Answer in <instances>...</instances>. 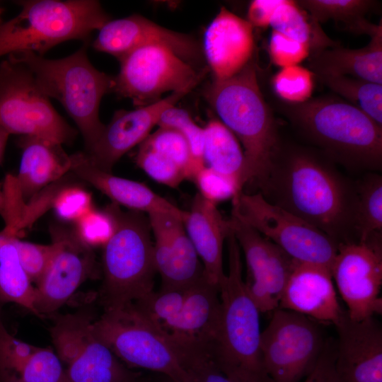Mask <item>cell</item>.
<instances>
[{
  "instance_id": "2e32d148",
  "label": "cell",
  "mask_w": 382,
  "mask_h": 382,
  "mask_svg": "<svg viewBox=\"0 0 382 382\" xmlns=\"http://www.w3.org/2000/svg\"><path fill=\"white\" fill-rule=\"evenodd\" d=\"M95 50L121 59L132 50L147 45H162L197 69L204 56L202 47L190 35L161 26L140 15L110 20L98 30Z\"/></svg>"
},
{
  "instance_id": "b9f144b4",
  "label": "cell",
  "mask_w": 382,
  "mask_h": 382,
  "mask_svg": "<svg viewBox=\"0 0 382 382\" xmlns=\"http://www.w3.org/2000/svg\"><path fill=\"white\" fill-rule=\"evenodd\" d=\"M199 194L214 204L233 199L243 190L232 179L205 166L199 171L193 180Z\"/></svg>"
},
{
  "instance_id": "f6af8a7d",
  "label": "cell",
  "mask_w": 382,
  "mask_h": 382,
  "mask_svg": "<svg viewBox=\"0 0 382 382\" xmlns=\"http://www.w3.org/2000/svg\"><path fill=\"white\" fill-rule=\"evenodd\" d=\"M335 341L327 340L324 349L304 382H337L335 371Z\"/></svg>"
},
{
  "instance_id": "e575fe53",
  "label": "cell",
  "mask_w": 382,
  "mask_h": 382,
  "mask_svg": "<svg viewBox=\"0 0 382 382\" xmlns=\"http://www.w3.org/2000/svg\"><path fill=\"white\" fill-rule=\"evenodd\" d=\"M314 74L299 65L282 68L272 79L273 90L285 103L299 104L310 100Z\"/></svg>"
},
{
  "instance_id": "52a82bcc",
  "label": "cell",
  "mask_w": 382,
  "mask_h": 382,
  "mask_svg": "<svg viewBox=\"0 0 382 382\" xmlns=\"http://www.w3.org/2000/svg\"><path fill=\"white\" fill-rule=\"evenodd\" d=\"M107 208L114 218L115 228L103 246L100 296L104 310L122 308L152 292L157 273L147 214L122 211L114 202Z\"/></svg>"
},
{
  "instance_id": "9a60e30c",
  "label": "cell",
  "mask_w": 382,
  "mask_h": 382,
  "mask_svg": "<svg viewBox=\"0 0 382 382\" xmlns=\"http://www.w3.org/2000/svg\"><path fill=\"white\" fill-rule=\"evenodd\" d=\"M50 233L52 254L36 288L35 309L39 317L52 316L97 271L93 248L74 230L54 225Z\"/></svg>"
},
{
  "instance_id": "1f68e13d",
  "label": "cell",
  "mask_w": 382,
  "mask_h": 382,
  "mask_svg": "<svg viewBox=\"0 0 382 382\" xmlns=\"http://www.w3.org/2000/svg\"><path fill=\"white\" fill-rule=\"evenodd\" d=\"M296 2L318 23L333 20L354 33L366 20L364 15L376 3L370 0H301Z\"/></svg>"
},
{
  "instance_id": "836d02e7",
  "label": "cell",
  "mask_w": 382,
  "mask_h": 382,
  "mask_svg": "<svg viewBox=\"0 0 382 382\" xmlns=\"http://www.w3.org/2000/svg\"><path fill=\"white\" fill-rule=\"evenodd\" d=\"M189 287L153 291L133 303V305L149 321L161 325L171 320L180 311L186 300Z\"/></svg>"
},
{
  "instance_id": "f1b7e54d",
  "label": "cell",
  "mask_w": 382,
  "mask_h": 382,
  "mask_svg": "<svg viewBox=\"0 0 382 382\" xmlns=\"http://www.w3.org/2000/svg\"><path fill=\"white\" fill-rule=\"evenodd\" d=\"M273 30L308 45L311 53L338 46L323 32L318 23L296 1L282 0L270 23Z\"/></svg>"
},
{
  "instance_id": "ba28073f",
  "label": "cell",
  "mask_w": 382,
  "mask_h": 382,
  "mask_svg": "<svg viewBox=\"0 0 382 382\" xmlns=\"http://www.w3.org/2000/svg\"><path fill=\"white\" fill-rule=\"evenodd\" d=\"M22 8L0 25V57L20 51L42 56L70 40H87L91 33L110 21L94 0L20 1Z\"/></svg>"
},
{
  "instance_id": "7402d4cb",
  "label": "cell",
  "mask_w": 382,
  "mask_h": 382,
  "mask_svg": "<svg viewBox=\"0 0 382 382\" xmlns=\"http://www.w3.org/2000/svg\"><path fill=\"white\" fill-rule=\"evenodd\" d=\"M279 308L332 324L343 311L337 298L330 270L296 260Z\"/></svg>"
},
{
  "instance_id": "d4e9b609",
  "label": "cell",
  "mask_w": 382,
  "mask_h": 382,
  "mask_svg": "<svg viewBox=\"0 0 382 382\" xmlns=\"http://www.w3.org/2000/svg\"><path fill=\"white\" fill-rule=\"evenodd\" d=\"M22 157L16 182L23 200L33 199L71 170V156L62 144L47 139L23 136Z\"/></svg>"
},
{
  "instance_id": "8d00e7d4",
  "label": "cell",
  "mask_w": 382,
  "mask_h": 382,
  "mask_svg": "<svg viewBox=\"0 0 382 382\" xmlns=\"http://www.w3.org/2000/svg\"><path fill=\"white\" fill-rule=\"evenodd\" d=\"M18 374L24 382H69L60 359L50 348L37 347Z\"/></svg>"
},
{
  "instance_id": "8992f818",
  "label": "cell",
  "mask_w": 382,
  "mask_h": 382,
  "mask_svg": "<svg viewBox=\"0 0 382 382\" xmlns=\"http://www.w3.org/2000/svg\"><path fill=\"white\" fill-rule=\"evenodd\" d=\"M93 330L128 366L154 371L177 382H193L190 366L208 356L178 341L144 317L133 303L104 310L93 321Z\"/></svg>"
},
{
  "instance_id": "30bf717a",
  "label": "cell",
  "mask_w": 382,
  "mask_h": 382,
  "mask_svg": "<svg viewBox=\"0 0 382 382\" xmlns=\"http://www.w3.org/2000/svg\"><path fill=\"white\" fill-rule=\"evenodd\" d=\"M0 126L10 134L61 144L71 143L77 133L54 108L30 69L8 57L0 63Z\"/></svg>"
},
{
  "instance_id": "5b68a950",
  "label": "cell",
  "mask_w": 382,
  "mask_h": 382,
  "mask_svg": "<svg viewBox=\"0 0 382 382\" xmlns=\"http://www.w3.org/2000/svg\"><path fill=\"white\" fill-rule=\"evenodd\" d=\"M285 104V114L328 154L351 166L381 168L382 127L361 109L330 97Z\"/></svg>"
},
{
  "instance_id": "4316f807",
  "label": "cell",
  "mask_w": 382,
  "mask_h": 382,
  "mask_svg": "<svg viewBox=\"0 0 382 382\" xmlns=\"http://www.w3.org/2000/svg\"><path fill=\"white\" fill-rule=\"evenodd\" d=\"M204 131L205 166L232 179L243 190L245 185L246 162L239 141L216 118L207 122Z\"/></svg>"
},
{
  "instance_id": "ab89813d",
  "label": "cell",
  "mask_w": 382,
  "mask_h": 382,
  "mask_svg": "<svg viewBox=\"0 0 382 382\" xmlns=\"http://www.w3.org/2000/svg\"><path fill=\"white\" fill-rule=\"evenodd\" d=\"M37 347L15 338L6 329L0 318V376L2 380L19 374Z\"/></svg>"
},
{
  "instance_id": "f35d334b",
  "label": "cell",
  "mask_w": 382,
  "mask_h": 382,
  "mask_svg": "<svg viewBox=\"0 0 382 382\" xmlns=\"http://www.w3.org/2000/svg\"><path fill=\"white\" fill-rule=\"evenodd\" d=\"M76 224V234L92 248L103 247L111 238L115 228L114 218L107 207L103 211L93 208Z\"/></svg>"
},
{
  "instance_id": "681fc988",
  "label": "cell",
  "mask_w": 382,
  "mask_h": 382,
  "mask_svg": "<svg viewBox=\"0 0 382 382\" xmlns=\"http://www.w3.org/2000/svg\"><path fill=\"white\" fill-rule=\"evenodd\" d=\"M2 382H24L16 376H11L2 380Z\"/></svg>"
},
{
  "instance_id": "484cf974",
  "label": "cell",
  "mask_w": 382,
  "mask_h": 382,
  "mask_svg": "<svg viewBox=\"0 0 382 382\" xmlns=\"http://www.w3.org/2000/svg\"><path fill=\"white\" fill-rule=\"evenodd\" d=\"M308 65L316 75L347 76L382 85V34L360 49L338 45L311 52Z\"/></svg>"
},
{
  "instance_id": "3957f363",
  "label": "cell",
  "mask_w": 382,
  "mask_h": 382,
  "mask_svg": "<svg viewBox=\"0 0 382 382\" xmlns=\"http://www.w3.org/2000/svg\"><path fill=\"white\" fill-rule=\"evenodd\" d=\"M226 243L228 272L219 284L221 319L211 359L233 382H270L260 350V311L246 291L241 252L231 231Z\"/></svg>"
},
{
  "instance_id": "bcb514c9",
  "label": "cell",
  "mask_w": 382,
  "mask_h": 382,
  "mask_svg": "<svg viewBox=\"0 0 382 382\" xmlns=\"http://www.w3.org/2000/svg\"><path fill=\"white\" fill-rule=\"evenodd\" d=\"M282 0H254L248 9V18L251 25L266 28L270 25L271 18Z\"/></svg>"
},
{
  "instance_id": "7c38bea8",
  "label": "cell",
  "mask_w": 382,
  "mask_h": 382,
  "mask_svg": "<svg viewBox=\"0 0 382 382\" xmlns=\"http://www.w3.org/2000/svg\"><path fill=\"white\" fill-rule=\"evenodd\" d=\"M112 92L138 107L155 103L166 92L189 93L204 76L162 45L137 47L121 59Z\"/></svg>"
},
{
  "instance_id": "83f0119b",
  "label": "cell",
  "mask_w": 382,
  "mask_h": 382,
  "mask_svg": "<svg viewBox=\"0 0 382 382\" xmlns=\"http://www.w3.org/2000/svg\"><path fill=\"white\" fill-rule=\"evenodd\" d=\"M16 236L5 228L0 231V299L4 303H15L39 317L35 309L36 288L32 286L12 243Z\"/></svg>"
},
{
  "instance_id": "7bdbcfd3",
  "label": "cell",
  "mask_w": 382,
  "mask_h": 382,
  "mask_svg": "<svg viewBox=\"0 0 382 382\" xmlns=\"http://www.w3.org/2000/svg\"><path fill=\"white\" fill-rule=\"evenodd\" d=\"M21 266L31 282H38L44 274L53 251L52 243L42 245L23 241L16 236L12 238Z\"/></svg>"
},
{
  "instance_id": "f907efd6",
  "label": "cell",
  "mask_w": 382,
  "mask_h": 382,
  "mask_svg": "<svg viewBox=\"0 0 382 382\" xmlns=\"http://www.w3.org/2000/svg\"><path fill=\"white\" fill-rule=\"evenodd\" d=\"M162 376L159 378V379L158 381H156V382H177L174 380H172L171 378H168L165 376H163L161 375Z\"/></svg>"
},
{
  "instance_id": "8fae6325",
  "label": "cell",
  "mask_w": 382,
  "mask_h": 382,
  "mask_svg": "<svg viewBox=\"0 0 382 382\" xmlns=\"http://www.w3.org/2000/svg\"><path fill=\"white\" fill-rule=\"evenodd\" d=\"M326 341L314 320L275 309L260 337L262 363L270 382H299L314 367Z\"/></svg>"
},
{
  "instance_id": "cb8c5ba5",
  "label": "cell",
  "mask_w": 382,
  "mask_h": 382,
  "mask_svg": "<svg viewBox=\"0 0 382 382\" xmlns=\"http://www.w3.org/2000/svg\"><path fill=\"white\" fill-rule=\"evenodd\" d=\"M183 224L201 262L204 275L218 286L225 273L223 269V248L231 232L230 220L226 219L216 204L197 193Z\"/></svg>"
},
{
  "instance_id": "d6986e66",
  "label": "cell",
  "mask_w": 382,
  "mask_h": 382,
  "mask_svg": "<svg viewBox=\"0 0 382 382\" xmlns=\"http://www.w3.org/2000/svg\"><path fill=\"white\" fill-rule=\"evenodd\" d=\"M187 93H172L168 96L132 110L116 111L93 147L85 153L98 168L112 172L114 165L128 151L140 144L157 125L161 113L173 106Z\"/></svg>"
},
{
  "instance_id": "ffe728a7",
  "label": "cell",
  "mask_w": 382,
  "mask_h": 382,
  "mask_svg": "<svg viewBox=\"0 0 382 382\" xmlns=\"http://www.w3.org/2000/svg\"><path fill=\"white\" fill-rule=\"evenodd\" d=\"M254 47L251 24L221 7L204 32L202 47L213 80L224 81L239 73L253 59Z\"/></svg>"
},
{
  "instance_id": "5bb4252c",
  "label": "cell",
  "mask_w": 382,
  "mask_h": 382,
  "mask_svg": "<svg viewBox=\"0 0 382 382\" xmlns=\"http://www.w3.org/2000/svg\"><path fill=\"white\" fill-rule=\"evenodd\" d=\"M331 275L352 319L361 320L381 314V236L363 243L340 244Z\"/></svg>"
},
{
  "instance_id": "277c9868",
  "label": "cell",
  "mask_w": 382,
  "mask_h": 382,
  "mask_svg": "<svg viewBox=\"0 0 382 382\" xmlns=\"http://www.w3.org/2000/svg\"><path fill=\"white\" fill-rule=\"evenodd\" d=\"M8 57L26 66L42 91L62 105L79 129L88 151L105 126L99 118L100 101L113 91L115 81L92 65L86 43L62 59H48L30 51L13 52Z\"/></svg>"
},
{
  "instance_id": "603a6c76",
  "label": "cell",
  "mask_w": 382,
  "mask_h": 382,
  "mask_svg": "<svg viewBox=\"0 0 382 382\" xmlns=\"http://www.w3.org/2000/svg\"><path fill=\"white\" fill-rule=\"evenodd\" d=\"M71 160L70 172L105 194L114 203L146 214L163 212L185 220L187 211L177 207L143 183L115 176L98 168L85 152L71 155Z\"/></svg>"
},
{
  "instance_id": "d590c367",
  "label": "cell",
  "mask_w": 382,
  "mask_h": 382,
  "mask_svg": "<svg viewBox=\"0 0 382 382\" xmlns=\"http://www.w3.org/2000/svg\"><path fill=\"white\" fill-rule=\"evenodd\" d=\"M141 143L172 161L184 171L186 179L192 180V158L189 146L179 132L170 128L158 127Z\"/></svg>"
},
{
  "instance_id": "e0dca14e",
  "label": "cell",
  "mask_w": 382,
  "mask_h": 382,
  "mask_svg": "<svg viewBox=\"0 0 382 382\" xmlns=\"http://www.w3.org/2000/svg\"><path fill=\"white\" fill-rule=\"evenodd\" d=\"M337 382H382V328L374 317L352 319L342 311L334 324Z\"/></svg>"
},
{
  "instance_id": "60d3db41",
  "label": "cell",
  "mask_w": 382,
  "mask_h": 382,
  "mask_svg": "<svg viewBox=\"0 0 382 382\" xmlns=\"http://www.w3.org/2000/svg\"><path fill=\"white\" fill-rule=\"evenodd\" d=\"M52 207L59 218L76 222L93 209L91 195L81 187L66 185L57 193Z\"/></svg>"
},
{
  "instance_id": "7a4b0ae2",
  "label": "cell",
  "mask_w": 382,
  "mask_h": 382,
  "mask_svg": "<svg viewBox=\"0 0 382 382\" xmlns=\"http://www.w3.org/2000/svg\"><path fill=\"white\" fill-rule=\"evenodd\" d=\"M204 96L243 146L245 185L259 187L280 148L271 110L260 88L253 59L237 74L209 83Z\"/></svg>"
},
{
  "instance_id": "ac0fdd59",
  "label": "cell",
  "mask_w": 382,
  "mask_h": 382,
  "mask_svg": "<svg viewBox=\"0 0 382 382\" xmlns=\"http://www.w3.org/2000/svg\"><path fill=\"white\" fill-rule=\"evenodd\" d=\"M154 236V253L161 289L187 288L205 277L202 262L186 232L183 221L173 214H147Z\"/></svg>"
},
{
  "instance_id": "7dc6e473",
  "label": "cell",
  "mask_w": 382,
  "mask_h": 382,
  "mask_svg": "<svg viewBox=\"0 0 382 382\" xmlns=\"http://www.w3.org/2000/svg\"><path fill=\"white\" fill-rule=\"evenodd\" d=\"M193 382H233L216 366L210 358L194 362L190 368Z\"/></svg>"
},
{
  "instance_id": "f546056e",
  "label": "cell",
  "mask_w": 382,
  "mask_h": 382,
  "mask_svg": "<svg viewBox=\"0 0 382 382\" xmlns=\"http://www.w3.org/2000/svg\"><path fill=\"white\" fill-rule=\"evenodd\" d=\"M357 196L355 233L357 242H366L381 235L382 178L370 174L356 185Z\"/></svg>"
},
{
  "instance_id": "44dd1931",
  "label": "cell",
  "mask_w": 382,
  "mask_h": 382,
  "mask_svg": "<svg viewBox=\"0 0 382 382\" xmlns=\"http://www.w3.org/2000/svg\"><path fill=\"white\" fill-rule=\"evenodd\" d=\"M219 286L205 277L189 287L180 311L159 326L178 341L211 357L221 319Z\"/></svg>"
},
{
  "instance_id": "c3c4849f",
  "label": "cell",
  "mask_w": 382,
  "mask_h": 382,
  "mask_svg": "<svg viewBox=\"0 0 382 382\" xmlns=\"http://www.w3.org/2000/svg\"><path fill=\"white\" fill-rule=\"evenodd\" d=\"M10 134L0 126V162L2 161L5 148Z\"/></svg>"
},
{
  "instance_id": "f5cc1de1",
  "label": "cell",
  "mask_w": 382,
  "mask_h": 382,
  "mask_svg": "<svg viewBox=\"0 0 382 382\" xmlns=\"http://www.w3.org/2000/svg\"><path fill=\"white\" fill-rule=\"evenodd\" d=\"M135 382H149V381L141 379L139 377Z\"/></svg>"
},
{
  "instance_id": "4fadbf2b",
  "label": "cell",
  "mask_w": 382,
  "mask_h": 382,
  "mask_svg": "<svg viewBox=\"0 0 382 382\" xmlns=\"http://www.w3.org/2000/svg\"><path fill=\"white\" fill-rule=\"evenodd\" d=\"M88 311L58 315L50 330L58 357L68 368L69 382H135L129 370L94 333Z\"/></svg>"
},
{
  "instance_id": "6da1fadb",
  "label": "cell",
  "mask_w": 382,
  "mask_h": 382,
  "mask_svg": "<svg viewBox=\"0 0 382 382\" xmlns=\"http://www.w3.org/2000/svg\"><path fill=\"white\" fill-rule=\"evenodd\" d=\"M258 188L269 202L322 231L338 245L357 242L356 187L311 151L280 146Z\"/></svg>"
},
{
  "instance_id": "816d5d0a",
  "label": "cell",
  "mask_w": 382,
  "mask_h": 382,
  "mask_svg": "<svg viewBox=\"0 0 382 382\" xmlns=\"http://www.w3.org/2000/svg\"><path fill=\"white\" fill-rule=\"evenodd\" d=\"M5 303L0 299V318H1V310Z\"/></svg>"
},
{
  "instance_id": "d6a6232c",
  "label": "cell",
  "mask_w": 382,
  "mask_h": 382,
  "mask_svg": "<svg viewBox=\"0 0 382 382\" xmlns=\"http://www.w3.org/2000/svg\"><path fill=\"white\" fill-rule=\"evenodd\" d=\"M158 127L170 128L179 132L187 142L192 158V180L205 163L204 161V127L197 125L189 113L175 105L166 108L158 121Z\"/></svg>"
},
{
  "instance_id": "ee69618b",
  "label": "cell",
  "mask_w": 382,
  "mask_h": 382,
  "mask_svg": "<svg viewBox=\"0 0 382 382\" xmlns=\"http://www.w3.org/2000/svg\"><path fill=\"white\" fill-rule=\"evenodd\" d=\"M308 45L272 30L269 42L272 62L281 68L299 65L309 57Z\"/></svg>"
},
{
  "instance_id": "4dcf8cb0",
  "label": "cell",
  "mask_w": 382,
  "mask_h": 382,
  "mask_svg": "<svg viewBox=\"0 0 382 382\" xmlns=\"http://www.w3.org/2000/svg\"><path fill=\"white\" fill-rule=\"evenodd\" d=\"M323 85L347 99L382 127V85L347 76L314 74Z\"/></svg>"
},
{
  "instance_id": "9c48e42d",
  "label": "cell",
  "mask_w": 382,
  "mask_h": 382,
  "mask_svg": "<svg viewBox=\"0 0 382 382\" xmlns=\"http://www.w3.org/2000/svg\"><path fill=\"white\" fill-rule=\"evenodd\" d=\"M231 216L248 224L294 260L331 267L338 244L322 231L265 199L243 191L232 199Z\"/></svg>"
},
{
  "instance_id": "db71d44e",
  "label": "cell",
  "mask_w": 382,
  "mask_h": 382,
  "mask_svg": "<svg viewBox=\"0 0 382 382\" xmlns=\"http://www.w3.org/2000/svg\"><path fill=\"white\" fill-rule=\"evenodd\" d=\"M1 13H2V10H1V8L0 7V25L2 23V20H1Z\"/></svg>"
},
{
  "instance_id": "74e56055",
  "label": "cell",
  "mask_w": 382,
  "mask_h": 382,
  "mask_svg": "<svg viewBox=\"0 0 382 382\" xmlns=\"http://www.w3.org/2000/svg\"><path fill=\"white\" fill-rule=\"evenodd\" d=\"M139 145L136 163L153 180L176 187L186 179L184 171L172 161L142 143Z\"/></svg>"
}]
</instances>
